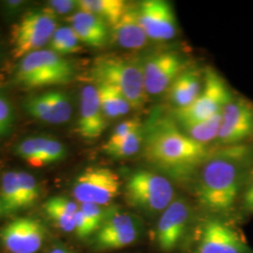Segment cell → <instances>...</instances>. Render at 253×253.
I'll list each match as a JSON object with an SVG mask.
<instances>
[{
	"instance_id": "cell-1",
	"label": "cell",
	"mask_w": 253,
	"mask_h": 253,
	"mask_svg": "<svg viewBox=\"0 0 253 253\" xmlns=\"http://www.w3.org/2000/svg\"><path fill=\"white\" fill-rule=\"evenodd\" d=\"M146 162L173 177L189 176L210 155L208 146L187 135L172 117L155 115L144 124Z\"/></svg>"
},
{
	"instance_id": "cell-2",
	"label": "cell",
	"mask_w": 253,
	"mask_h": 253,
	"mask_svg": "<svg viewBox=\"0 0 253 253\" xmlns=\"http://www.w3.org/2000/svg\"><path fill=\"white\" fill-rule=\"evenodd\" d=\"M245 155L243 148L230 145L208 156L201 166L196 189L204 208L225 212L234 206L240 190Z\"/></svg>"
},
{
	"instance_id": "cell-3",
	"label": "cell",
	"mask_w": 253,
	"mask_h": 253,
	"mask_svg": "<svg viewBox=\"0 0 253 253\" xmlns=\"http://www.w3.org/2000/svg\"><path fill=\"white\" fill-rule=\"evenodd\" d=\"M90 73L96 84L104 83L120 91L133 110L145 106L148 95L142 57L117 54L99 55L92 63Z\"/></svg>"
},
{
	"instance_id": "cell-4",
	"label": "cell",
	"mask_w": 253,
	"mask_h": 253,
	"mask_svg": "<svg viewBox=\"0 0 253 253\" xmlns=\"http://www.w3.org/2000/svg\"><path fill=\"white\" fill-rule=\"evenodd\" d=\"M74 74V67L69 59L49 49H42L20 59L15 81L21 86L31 89L68 84Z\"/></svg>"
},
{
	"instance_id": "cell-5",
	"label": "cell",
	"mask_w": 253,
	"mask_h": 253,
	"mask_svg": "<svg viewBox=\"0 0 253 253\" xmlns=\"http://www.w3.org/2000/svg\"><path fill=\"white\" fill-rule=\"evenodd\" d=\"M125 196L126 202L136 209L148 214H162L174 200V189L164 175L139 170L126 182Z\"/></svg>"
},
{
	"instance_id": "cell-6",
	"label": "cell",
	"mask_w": 253,
	"mask_h": 253,
	"mask_svg": "<svg viewBox=\"0 0 253 253\" xmlns=\"http://www.w3.org/2000/svg\"><path fill=\"white\" fill-rule=\"evenodd\" d=\"M233 99L226 82L215 70L208 68L204 75L203 87L197 99L187 107L174 109L172 118L177 124L205 120L221 113Z\"/></svg>"
},
{
	"instance_id": "cell-7",
	"label": "cell",
	"mask_w": 253,
	"mask_h": 253,
	"mask_svg": "<svg viewBox=\"0 0 253 253\" xmlns=\"http://www.w3.org/2000/svg\"><path fill=\"white\" fill-rule=\"evenodd\" d=\"M55 19L43 9L26 13L11 30L12 56L22 59L49 44L57 28Z\"/></svg>"
},
{
	"instance_id": "cell-8",
	"label": "cell",
	"mask_w": 253,
	"mask_h": 253,
	"mask_svg": "<svg viewBox=\"0 0 253 253\" xmlns=\"http://www.w3.org/2000/svg\"><path fill=\"white\" fill-rule=\"evenodd\" d=\"M118 173L107 167H89L74 181L73 197L80 204L107 206L120 193Z\"/></svg>"
},
{
	"instance_id": "cell-9",
	"label": "cell",
	"mask_w": 253,
	"mask_h": 253,
	"mask_svg": "<svg viewBox=\"0 0 253 253\" xmlns=\"http://www.w3.org/2000/svg\"><path fill=\"white\" fill-rule=\"evenodd\" d=\"M184 70L185 64L175 52H157L143 57L145 91L148 96H158L167 91Z\"/></svg>"
},
{
	"instance_id": "cell-10",
	"label": "cell",
	"mask_w": 253,
	"mask_h": 253,
	"mask_svg": "<svg viewBox=\"0 0 253 253\" xmlns=\"http://www.w3.org/2000/svg\"><path fill=\"white\" fill-rule=\"evenodd\" d=\"M141 233L137 217L125 212L111 209L97 231L95 245L101 250L123 249L135 242Z\"/></svg>"
},
{
	"instance_id": "cell-11",
	"label": "cell",
	"mask_w": 253,
	"mask_h": 253,
	"mask_svg": "<svg viewBox=\"0 0 253 253\" xmlns=\"http://www.w3.org/2000/svg\"><path fill=\"white\" fill-rule=\"evenodd\" d=\"M45 238V227L31 217L14 218L0 229V241L10 253H36Z\"/></svg>"
},
{
	"instance_id": "cell-12",
	"label": "cell",
	"mask_w": 253,
	"mask_h": 253,
	"mask_svg": "<svg viewBox=\"0 0 253 253\" xmlns=\"http://www.w3.org/2000/svg\"><path fill=\"white\" fill-rule=\"evenodd\" d=\"M141 25L149 40L170 41L177 34V21L172 4L165 0H145L138 4Z\"/></svg>"
},
{
	"instance_id": "cell-13",
	"label": "cell",
	"mask_w": 253,
	"mask_h": 253,
	"mask_svg": "<svg viewBox=\"0 0 253 253\" xmlns=\"http://www.w3.org/2000/svg\"><path fill=\"white\" fill-rule=\"evenodd\" d=\"M253 135V103L244 99H233L221 112L218 142L236 145Z\"/></svg>"
},
{
	"instance_id": "cell-14",
	"label": "cell",
	"mask_w": 253,
	"mask_h": 253,
	"mask_svg": "<svg viewBox=\"0 0 253 253\" xmlns=\"http://www.w3.org/2000/svg\"><path fill=\"white\" fill-rule=\"evenodd\" d=\"M198 253H249L244 238L233 227L218 219H209L202 226Z\"/></svg>"
},
{
	"instance_id": "cell-15",
	"label": "cell",
	"mask_w": 253,
	"mask_h": 253,
	"mask_svg": "<svg viewBox=\"0 0 253 253\" xmlns=\"http://www.w3.org/2000/svg\"><path fill=\"white\" fill-rule=\"evenodd\" d=\"M191 208L183 198L174 199L159 219L156 237L160 248L164 252L172 251L185 235L189 225Z\"/></svg>"
},
{
	"instance_id": "cell-16",
	"label": "cell",
	"mask_w": 253,
	"mask_h": 253,
	"mask_svg": "<svg viewBox=\"0 0 253 253\" xmlns=\"http://www.w3.org/2000/svg\"><path fill=\"white\" fill-rule=\"evenodd\" d=\"M24 108L31 118L52 125L66 123L73 115L72 100L63 91H48L30 97Z\"/></svg>"
},
{
	"instance_id": "cell-17",
	"label": "cell",
	"mask_w": 253,
	"mask_h": 253,
	"mask_svg": "<svg viewBox=\"0 0 253 253\" xmlns=\"http://www.w3.org/2000/svg\"><path fill=\"white\" fill-rule=\"evenodd\" d=\"M107 118L100 106L95 84L84 85L80 93L78 132L85 140L98 139L107 127Z\"/></svg>"
},
{
	"instance_id": "cell-18",
	"label": "cell",
	"mask_w": 253,
	"mask_h": 253,
	"mask_svg": "<svg viewBox=\"0 0 253 253\" xmlns=\"http://www.w3.org/2000/svg\"><path fill=\"white\" fill-rule=\"evenodd\" d=\"M110 38L117 45L131 51L141 50L148 44L150 40L141 25L138 4L127 2L121 18L110 27Z\"/></svg>"
},
{
	"instance_id": "cell-19",
	"label": "cell",
	"mask_w": 253,
	"mask_h": 253,
	"mask_svg": "<svg viewBox=\"0 0 253 253\" xmlns=\"http://www.w3.org/2000/svg\"><path fill=\"white\" fill-rule=\"evenodd\" d=\"M68 21L81 43L93 48H101L108 42V24L100 17L89 12L77 10L68 17Z\"/></svg>"
},
{
	"instance_id": "cell-20",
	"label": "cell",
	"mask_w": 253,
	"mask_h": 253,
	"mask_svg": "<svg viewBox=\"0 0 253 253\" xmlns=\"http://www.w3.org/2000/svg\"><path fill=\"white\" fill-rule=\"evenodd\" d=\"M202 76L195 69H186L172 82L168 97L175 109L190 105L199 96L203 87Z\"/></svg>"
},
{
	"instance_id": "cell-21",
	"label": "cell",
	"mask_w": 253,
	"mask_h": 253,
	"mask_svg": "<svg viewBox=\"0 0 253 253\" xmlns=\"http://www.w3.org/2000/svg\"><path fill=\"white\" fill-rule=\"evenodd\" d=\"M44 209L55 226L66 233L74 232L75 215L79 210L75 202L64 196H54L46 202Z\"/></svg>"
},
{
	"instance_id": "cell-22",
	"label": "cell",
	"mask_w": 253,
	"mask_h": 253,
	"mask_svg": "<svg viewBox=\"0 0 253 253\" xmlns=\"http://www.w3.org/2000/svg\"><path fill=\"white\" fill-rule=\"evenodd\" d=\"M95 85L99 94L100 106L106 118L116 119L130 112L132 109L130 103L116 87L104 83H97Z\"/></svg>"
},
{
	"instance_id": "cell-23",
	"label": "cell",
	"mask_w": 253,
	"mask_h": 253,
	"mask_svg": "<svg viewBox=\"0 0 253 253\" xmlns=\"http://www.w3.org/2000/svg\"><path fill=\"white\" fill-rule=\"evenodd\" d=\"M77 3L78 10L100 17L110 27L118 23L127 5V2L124 0H78Z\"/></svg>"
},
{
	"instance_id": "cell-24",
	"label": "cell",
	"mask_w": 253,
	"mask_h": 253,
	"mask_svg": "<svg viewBox=\"0 0 253 253\" xmlns=\"http://www.w3.org/2000/svg\"><path fill=\"white\" fill-rule=\"evenodd\" d=\"M220 123L221 113H218L208 119L179 124V126L182 127V130L191 139L200 144L207 145L208 143L217 139Z\"/></svg>"
},
{
	"instance_id": "cell-25",
	"label": "cell",
	"mask_w": 253,
	"mask_h": 253,
	"mask_svg": "<svg viewBox=\"0 0 253 253\" xmlns=\"http://www.w3.org/2000/svg\"><path fill=\"white\" fill-rule=\"evenodd\" d=\"M0 205L3 214L12 213L23 208L17 172L10 171L3 174L0 189Z\"/></svg>"
},
{
	"instance_id": "cell-26",
	"label": "cell",
	"mask_w": 253,
	"mask_h": 253,
	"mask_svg": "<svg viewBox=\"0 0 253 253\" xmlns=\"http://www.w3.org/2000/svg\"><path fill=\"white\" fill-rule=\"evenodd\" d=\"M144 134L145 131L143 126L115 145H103L102 149L104 153L114 159L129 158L138 153L143 147Z\"/></svg>"
},
{
	"instance_id": "cell-27",
	"label": "cell",
	"mask_w": 253,
	"mask_h": 253,
	"mask_svg": "<svg viewBox=\"0 0 253 253\" xmlns=\"http://www.w3.org/2000/svg\"><path fill=\"white\" fill-rule=\"evenodd\" d=\"M47 139L48 137L46 136L28 137L15 145V154L29 165L40 168L42 167V158Z\"/></svg>"
},
{
	"instance_id": "cell-28",
	"label": "cell",
	"mask_w": 253,
	"mask_h": 253,
	"mask_svg": "<svg viewBox=\"0 0 253 253\" xmlns=\"http://www.w3.org/2000/svg\"><path fill=\"white\" fill-rule=\"evenodd\" d=\"M81 42L71 26L57 27L49 42V50L56 54H74L80 51Z\"/></svg>"
},
{
	"instance_id": "cell-29",
	"label": "cell",
	"mask_w": 253,
	"mask_h": 253,
	"mask_svg": "<svg viewBox=\"0 0 253 253\" xmlns=\"http://www.w3.org/2000/svg\"><path fill=\"white\" fill-rule=\"evenodd\" d=\"M17 179L23 208L33 206L41 193L36 178L29 172H17Z\"/></svg>"
},
{
	"instance_id": "cell-30",
	"label": "cell",
	"mask_w": 253,
	"mask_h": 253,
	"mask_svg": "<svg viewBox=\"0 0 253 253\" xmlns=\"http://www.w3.org/2000/svg\"><path fill=\"white\" fill-rule=\"evenodd\" d=\"M66 156L67 149L65 145L54 138L48 137L42 158V167L62 161Z\"/></svg>"
},
{
	"instance_id": "cell-31",
	"label": "cell",
	"mask_w": 253,
	"mask_h": 253,
	"mask_svg": "<svg viewBox=\"0 0 253 253\" xmlns=\"http://www.w3.org/2000/svg\"><path fill=\"white\" fill-rule=\"evenodd\" d=\"M143 126L144 124L141 122L139 118L126 119L125 121L121 122L118 126H116V128L113 130L112 134L110 135L107 142L104 145H115Z\"/></svg>"
},
{
	"instance_id": "cell-32",
	"label": "cell",
	"mask_w": 253,
	"mask_h": 253,
	"mask_svg": "<svg viewBox=\"0 0 253 253\" xmlns=\"http://www.w3.org/2000/svg\"><path fill=\"white\" fill-rule=\"evenodd\" d=\"M79 208L90 223L94 232H97L103 223L107 211H104L100 206L94 204H81Z\"/></svg>"
},
{
	"instance_id": "cell-33",
	"label": "cell",
	"mask_w": 253,
	"mask_h": 253,
	"mask_svg": "<svg viewBox=\"0 0 253 253\" xmlns=\"http://www.w3.org/2000/svg\"><path fill=\"white\" fill-rule=\"evenodd\" d=\"M78 9V3L74 0H51L46 4L45 10L49 14L56 16L72 13L74 9Z\"/></svg>"
},
{
	"instance_id": "cell-34",
	"label": "cell",
	"mask_w": 253,
	"mask_h": 253,
	"mask_svg": "<svg viewBox=\"0 0 253 253\" xmlns=\"http://www.w3.org/2000/svg\"><path fill=\"white\" fill-rule=\"evenodd\" d=\"M14 119L13 110L7 98L0 95V135L9 133Z\"/></svg>"
},
{
	"instance_id": "cell-35",
	"label": "cell",
	"mask_w": 253,
	"mask_h": 253,
	"mask_svg": "<svg viewBox=\"0 0 253 253\" xmlns=\"http://www.w3.org/2000/svg\"><path fill=\"white\" fill-rule=\"evenodd\" d=\"M74 232L80 238H85L94 233V230L91 227L90 223L88 222L86 217H84V215L83 214L80 208L75 215Z\"/></svg>"
},
{
	"instance_id": "cell-36",
	"label": "cell",
	"mask_w": 253,
	"mask_h": 253,
	"mask_svg": "<svg viewBox=\"0 0 253 253\" xmlns=\"http://www.w3.org/2000/svg\"><path fill=\"white\" fill-rule=\"evenodd\" d=\"M244 208L249 213H253V184L245 193Z\"/></svg>"
},
{
	"instance_id": "cell-37",
	"label": "cell",
	"mask_w": 253,
	"mask_h": 253,
	"mask_svg": "<svg viewBox=\"0 0 253 253\" xmlns=\"http://www.w3.org/2000/svg\"><path fill=\"white\" fill-rule=\"evenodd\" d=\"M24 1H7V2H5V11L7 12V13H9V12H15V11H17L18 9H21L22 7H23V5H24Z\"/></svg>"
},
{
	"instance_id": "cell-38",
	"label": "cell",
	"mask_w": 253,
	"mask_h": 253,
	"mask_svg": "<svg viewBox=\"0 0 253 253\" xmlns=\"http://www.w3.org/2000/svg\"><path fill=\"white\" fill-rule=\"evenodd\" d=\"M49 253H71L70 251H68V250H66V249H64V248H60V247H58V248H55L54 250H52L51 252Z\"/></svg>"
},
{
	"instance_id": "cell-39",
	"label": "cell",
	"mask_w": 253,
	"mask_h": 253,
	"mask_svg": "<svg viewBox=\"0 0 253 253\" xmlns=\"http://www.w3.org/2000/svg\"><path fill=\"white\" fill-rule=\"evenodd\" d=\"M0 212L3 214V211H2V208H1V205H0Z\"/></svg>"
},
{
	"instance_id": "cell-40",
	"label": "cell",
	"mask_w": 253,
	"mask_h": 253,
	"mask_svg": "<svg viewBox=\"0 0 253 253\" xmlns=\"http://www.w3.org/2000/svg\"><path fill=\"white\" fill-rule=\"evenodd\" d=\"M0 214H2V213H1V212H0Z\"/></svg>"
}]
</instances>
